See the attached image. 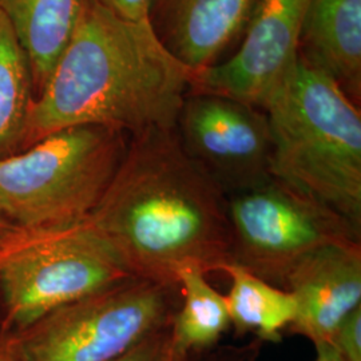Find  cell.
Instances as JSON below:
<instances>
[{
	"mask_svg": "<svg viewBox=\"0 0 361 361\" xmlns=\"http://www.w3.org/2000/svg\"><path fill=\"white\" fill-rule=\"evenodd\" d=\"M86 224L138 279L178 284L188 267L207 274L232 262L228 197L185 153L176 128L130 137Z\"/></svg>",
	"mask_w": 361,
	"mask_h": 361,
	"instance_id": "1",
	"label": "cell"
},
{
	"mask_svg": "<svg viewBox=\"0 0 361 361\" xmlns=\"http://www.w3.org/2000/svg\"><path fill=\"white\" fill-rule=\"evenodd\" d=\"M194 74L150 22H130L83 0L74 34L31 106L23 150L73 126H104L129 138L174 129Z\"/></svg>",
	"mask_w": 361,
	"mask_h": 361,
	"instance_id": "2",
	"label": "cell"
},
{
	"mask_svg": "<svg viewBox=\"0 0 361 361\" xmlns=\"http://www.w3.org/2000/svg\"><path fill=\"white\" fill-rule=\"evenodd\" d=\"M264 111L271 176L316 197L361 228V113L345 91L301 56Z\"/></svg>",
	"mask_w": 361,
	"mask_h": 361,
	"instance_id": "3",
	"label": "cell"
},
{
	"mask_svg": "<svg viewBox=\"0 0 361 361\" xmlns=\"http://www.w3.org/2000/svg\"><path fill=\"white\" fill-rule=\"evenodd\" d=\"M128 143V135L118 130L73 126L0 159L3 213L25 232L65 231L86 222Z\"/></svg>",
	"mask_w": 361,
	"mask_h": 361,
	"instance_id": "4",
	"label": "cell"
},
{
	"mask_svg": "<svg viewBox=\"0 0 361 361\" xmlns=\"http://www.w3.org/2000/svg\"><path fill=\"white\" fill-rule=\"evenodd\" d=\"M134 277L86 222L25 232L0 250L1 331H25L54 310Z\"/></svg>",
	"mask_w": 361,
	"mask_h": 361,
	"instance_id": "5",
	"label": "cell"
},
{
	"mask_svg": "<svg viewBox=\"0 0 361 361\" xmlns=\"http://www.w3.org/2000/svg\"><path fill=\"white\" fill-rule=\"evenodd\" d=\"M180 284L138 277L61 307L11 334L19 361H111L173 323Z\"/></svg>",
	"mask_w": 361,
	"mask_h": 361,
	"instance_id": "6",
	"label": "cell"
},
{
	"mask_svg": "<svg viewBox=\"0 0 361 361\" xmlns=\"http://www.w3.org/2000/svg\"><path fill=\"white\" fill-rule=\"evenodd\" d=\"M232 262L285 289L289 273L312 252L361 243V228L334 207L284 180L228 197Z\"/></svg>",
	"mask_w": 361,
	"mask_h": 361,
	"instance_id": "7",
	"label": "cell"
},
{
	"mask_svg": "<svg viewBox=\"0 0 361 361\" xmlns=\"http://www.w3.org/2000/svg\"><path fill=\"white\" fill-rule=\"evenodd\" d=\"M176 131L185 153L226 197L273 177L271 128L258 107L214 94L189 92Z\"/></svg>",
	"mask_w": 361,
	"mask_h": 361,
	"instance_id": "8",
	"label": "cell"
},
{
	"mask_svg": "<svg viewBox=\"0 0 361 361\" xmlns=\"http://www.w3.org/2000/svg\"><path fill=\"white\" fill-rule=\"evenodd\" d=\"M310 0H257L241 46L225 62L194 74L190 92L232 98L264 110L292 75Z\"/></svg>",
	"mask_w": 361,
	"mask_h": 361,
	"instance_id": "9",
	"label": "cell"
},
{
	"mask_svg": "<svg viewBox=\"0 0 361 361\" xmlns=\"http://www.w3.org/2000/svg\"><path fill=\"white\" fill-rule=\"evenodd\" d=\"M297 302L288 332L304 336L314 347L331 344L336 329L361 307V243L323 246L302 258L286 279Z\"/></svg>",
	"mask_w": 361,
	"mask_h": 361,
	"instance_id": "10",
	"label": "cell"
},
{
	"mask_svg": "<svg viewBox=\"0 0 361 361\" xmlns=\"http://www.w3.org/2000/svg\"><path fill=\"white\" fill-rule=\"evenodd\" d=\"M257 0H155L150 23L164 46L194 73L219 63Z\"/></svg>",
	"mask_w": 361,
	"mask_h": 361,
	"instance_id": "11",
	"label": "cell"
},
{
	"mask_svg": "<svg viewBox=\"0 0 361 361\" xmlns=\"http://www.w3.org/2000/svg\"><path fill=\"white\" fill-rule=\"evenodd\" d=\"M300 56L360 104L361 0H310L301 27Z\"/></svg>",
	"mask_w": 361,
	"mask_h": 361,
	"instance_id": "12",
	"label": "cell"
},
{
	"mask_svg": "<svg viewBox=\"0 0 361 361\" xmlns=\"http://www.w3.org/2000/svg\"><path fill=\"white\" fill-rule=\"evenodd\" d=\"M83 0H0L26 52L37 97L74 34ZM35 99V98H34Z\"/></svg>",
	"mask_w": 361,
	"mask_h": 361,
	"instance_id": "13",
	"label": "cell"
},
{
	"mask_svg": "<svg viewBox=\"0 0 361 361\" xmlns=\"http://www.w3.org/2000/svg\"><path fill=\"white\" fill-rule=\"evenodd\" d=\"M221 271L232 280L225 298L235 336L253 334L262 343H280L283 332L296 319L295 296L234 264L225 265Z\"/></svg>",
	"mask_w": 361,
	"mask_h": 361,
	"instance_id": "14",
	"label": "cell"
},
{
	"mask_svg": "<svg viewBox=\"0 0 361 361\" xmlns=\"http://www.w3.org/2000/svg\"><path fill=\"white\" fill-rule=\"evenodd\" d=\"M182 301L170 326L173 360L219 345L231 326L226 298L207 280V273L188 267L178 273Z\"/></svg>",
	"mask_w": 361,
	"mask_h": 361,
	"instance_id": "15",
	"label": "cell"
},
{
	"mask_svg": "<svg viewBox=\"0 0 361 361\" xmlns=\"http://www.w3.org/2000/svg\"><path fill=\"white\" fill-rule=\"evenodd\" d=\"M34 98L26 52L0 10V159L23 150Z\"/></svg>",
	"mask_w": 361,
	"mask_h": 361,
	"instance_id": "16",
	"label": "cell"
},
{
	"mask_svg": "<svg viewBox=\"0 0 361 361\" xmlns=\"http://www.w3.org/2000/svg\"><path fill=\"white\" fill-rule=\"evenodd\" d=\"M331 345L344 361H361V307L350 312L338 325Z\"/></svg>",
	"mask_w": 361,
	"mask_h": 361,
	"instance_id": "17",
	"label": "cell"
},
{
	"mask_svg": "<svg viewBox=\"0 0 361 361\" xmlns=\"http://www.w3.org/2000/svg\"><path fill=\"white\" fill-rule=\"evenodd\" d=\"M170 326L147 336L137 345L111 361H174L170 345Z\"/></svg>",
	"mask_w": 361,
	"mask_h": 361,
	"instance_id": "18",
	"label": "cell"
},
{
	"mask_svg": "<svg viewBox=\"0 0 361 361\" xmlns=\"http://www.w3.org/2000/svg\"><path fill=\"white\" fill-rule=\"evenodd\" d=\"M262 341L253 338L244 345H225L193 352L177 361H259Z\"/></svg>",
	"mask_w": 361,
	"mask_h": 361,
	"instance_id": "19",
	"label": "cell"
},
{
	"mask_svg": "<svg viewBox=\"0 0 361 361\" xmlns=\"http://www.w3.org/2000/svg\"><path fill=\"white\" fill-rule=\"evenodd\" d=\"M107 10L130 22H150L155 0H97Z\"/></svg>",
	"mask_w": 361,
	"mask_h": 361,
	"instance_id": "20",
	"label": "cell"
},
{
	"mask_svg": "<svg viewBox=\"0 0 361 361\" xmlns=\"http://www.w3.org/2000/svg\"><path fill=\"white\" fill-rule=\"evenodd\" d=\"M19 232L20 229L16 228L13 222L6 217L0 207V250L8 243H11Z\"/></svg>",
	"mask_w": 361,
	"mask_h": 361,
	"instance_id": "21",
	"label": "cell"
},
{
	"mask_svg": "<svg viewBox=\"0 0 361 361\" xmlns=\"http://www.w3.org/2000/svg\"><path fill=\"white\" fill-rule=\"evenodd\" d=\"M0 361H19L13 345L11 334L0 331Z\"/></svg>",
	"mask_w": 361,
	"mask_h": 361,
	"instance_id": "22",
	"label": "cell"
},
{
	"mask_svg": "<svg viewBox=\"0 0 361 361\" xmlns=\"http://www.w3.org/2000/svg\"><path fill=\"white\" fill-rule=\"evenodd\" d=\"M317 357L314 361H344L340 353L331 344H324L316 347Z\"/></svg>",
	"mask_w": 361,
	"mask_h": 361,
	"instance_id": "23",
	"label": "cell"
}]
</instances>
